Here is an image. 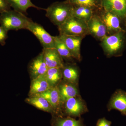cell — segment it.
<instances>
[{
    "instance_id": "obj_23",
    "label": "cell",
    "mask_w": 126,
    "mask_h": 126,
    "mask_svg": "<svg viewBox=\"0 0 126 126\" xmlns=\"http://www.w3.org/2000/svg\"><path fill=\"white\" fill-rule=\"evenodd\" d=\"M63 75L67 81L70 82H75L79 77V71L76 67L73 65L65 66L62 69Z\"/></svg>"
},
{
    "instance_id": "obj_13",
    "label": "cell",
    "mask_w": 126,
    "mask_h": 126,
    "mask_svg": "<svg viewBox=\"0 0 126 126\" xmlns=\"http://www.w3.org/2000/svg\"><path fill=\"white\" fill-rule=\"evenodd\" d=\"M44 75L33 79L29 92L30 97L44 92L51 87Z\"/></svg>"
},
{
    "instance_id": "obj_22",
    "label": "cell",
    "mask_w": 126,
    "mask_h": 126,
    "mask_svg": "<svg viewBox=\"0 0 126 126\" xmlns=\"http://www.w3.org/2000/svg\"><path fill=\"white\" fill-rule=\"evenodd\" d=\"M62 69L49 68L44 75L51 87L55 85L62 78L63 76Z\"/></svg>"
},
{
    "instance_id": "obj_5",
    "label": "cell",
    "mask_w": 126,
    "mask_h": 126,
    "mask_svg": "<svg viewBox=\"0 0 126 126\" xmlns=\"http://www.w3.org/2000/svg\"><path fill=\"white\" fill-rule=\"evenodd\" d=\"M106 26L108 35L121 31H125L121 26V18L116 15L107 11L102 8L95 12Z\"/></svg>"
},
{
    "instance_id": "obj_18",
    "label": "cell",
    "mask_w": 126,
    "mask_h": 126,
    "mask_svg": "<svg viewBox=\"0 0 126 126\" xmlns=\"http://www.w3.org/2000/svg\"><path fill=\"white\" fill-rule=\"evenodd\" d=\"M72 16L87 22L93 15L94 12L92 9L85 6H73Z\"/></svg>"
},
{
    "instance_id": "obj_7",
    "label": "cell",
    "mask_w": 126,
    "mask_h": 126,
    "mask_svg": "<svg viewBox=\"0 0 126 126\" xmlns=\"http://www.w3.org/2000/svg\"><path fill=\"white\" fill-rule=\"evenodd\" d=\"M87 24L89 34L97 40L101 41L108 35L106 26L99 16L95 12Z\"/></svg>"
},
{
    "instance_id": "obj_8",
    "label": "cell",
    "mask_w": 126,
    "mask_h": 126,
    "mask_svg": "<svg viewBox=\"0 0 126 126\" xmlns=\"http://www.w3.org/2000/svg\"><path fill=\"white\" fill-rule=\"evenodd\" d=\"M102 8L116 15L122 19L126 18V0H101Z\"/></svg>"
},
{
    "instance_id": "obj_3",
    "label": "cell",
    "mask_w": 126,
    "mask_h": 126,
    "mask_svg": "<svg viewBox=\"0 0 126 126\" xmlns=\"http://www.w3.org/2000/svg\"><path fill=\"white\" fill-rule=\"evenodd\" d=\"M58 27L60 34L83 38L89 35L87 22L72 16Z\"/></svg>"
},
{
    "instance_id": "obj_6",
    "label": "cell",
    "mask_w": 126,
    "mask_h": 126,
    "mask_svg": "<svg viewBox=\"0 0 126 126\" xmlns=\"http://www.w3.org/2000/svg\"><path fill=\"white\" fill-rule=\"evenodd\" d=\"M27 30L35 35L44 48H54V36L50 35L41 25L31 20Z\"/></svg>"
},
{
    "instance_id": "obj_25",
    "label": "cell",
    "mask_w": 126,
    "mask_h": 126,
    "mask_svg": "<svg viewBox=\"0 0 126 126\" xmlns=\"http://www.w3.org/2000/svg\"><path fill=\"white\" fill-rule=\"evenodd\" d=\"M8 32L4 27L0 26V45L4 46L6 44L5 41L8 38Z\"/></svg>"
},
{
    "instance_id": "obj_26",
    "label": "cell",
    "mask_w": 126,
    "mask_h": 126,
    "mask_svg": "<svg viewBox=\"0 0 126 126\" xmlns=\"http://www.w3.org/2000/svg\"><path fill=\"white\" fill-rule=\"evenodd\" d=\"M11 8L8 0H0V14L11 10Z\"/></svg>"
},
{
    "instance_id": "obj_12",
    "label": "cell",
    "mask_w": 126,
    "mask_h": 126,
    "mask_svg": "<svg viewBox=\"0 0 126 126\" xmlns=\"http://www.w3.org/2000/svg\"><path fill=\"white\" fill-rule=\"evenodd\" d=\"M110 109H116L126 115V92L121 90H117L109 102Z\"/></svg>"
},
{
    "instance_id": "obj_15",
    "label": "cell",
    "mask_w": 126,
    "mask_h": 126,
    "mask_svg": "<svg viewBox=\"0 0 126 126\" xmlns=\"http://www.w3.org/2000/svg\"><path fill=\"white\" fill-rule=\"evenodd\" d=\"M33 96H39L45 98L50 104L53 109L59 107L61 102L58 88L51 87L44 92Z\"/></svg>"
},
{
    "instance_id": "obj_24",
    "label": "cell",
    "mask_w": 126,
    "mask_h": 126,
    "mask_svg": "<svg viewBox=\"0 0 126 126\" xmlns=\"http://www.w3.org/2000/svg\"><path fill=\"white\" fill-rule=\"evenodd\" d=\"M56 126H81L79 121L73 119H66L59 120Z\"/></svg>"
},
{
    "instance_id": "obj_19",
    "label": "cell",
    "mask_w": 126,
    "mask_h": 126,
    "mask_svg": "<svg viewBox=\"0 0 126 126\" xmlns=\"http://www.w3.org/2000/svg\"><path fill=\"white\" fill-rule=\"evenodd\" d=\"M58 88L61 102H65L71 98L77 96L78 94L77 88L72 84H63Z\"/></svg>"
},
{
    "instance_id": "obj_14",
    "label": "cell",
    "mask_w": 126,
    "mask_h": 126,
    "mask_svg": "<svg viewBox=\"0 0 126 126\" xmlns=\"http://www.w3.org/2000/svg\"><path fill=\"white\" fill-rule=\"evenodd\" d=\"M65 102V110L70 115H79L86 107L83 102L77 96L71 98Z\"/></svg>"
},
{
    "instance_id": "obj_10",
    "label": "cell",
    "mask_w": 126,
    "mask_h": 126,
    "mask_svg": "<svg viewBox=\"0 0 126 126\" xmlns=\"http://www.w3.org/2000/svg\"><path fill=\"white\" fill-rule=\"evenodd\" d=\"M45 62L48 68H63L64 66L63 59L55 48H43Z\"/></svg>"
},
{
    "instance_id": "obj_20",
    "label": "cell",
    "mask_w": 126,
    "mask_h": 126,
    "mask_svg": "<svg viewBox=\"0 0 126 126\" xmlns=\"http://www.w3.org/2000/svg\"><path fill=\"white\" fill-rule=\"evenodd\" d=\"M74 6H85L89 7L94 12L102 9L101 0H66Z\"/></svg>"
},
{
    "instance_id": "obj_21",
    "label": "cell",
    "mask_w": 126,
    "mask_h": 126,
    "mask_svg": "<svg viewBox=\"0 0 126 126\" xmlns=\"http://www.w3.org/2000/svg\"><path fill=\"white\" fill-rule=\"evenodd\" d=\"M54 48L62 58L71 60L74 58L65 44L59 36H54Z\"/></svg>"
},
{
    "instance_id": "obj_27",
    "label": "cell",
    "mask_w": 126,
    "mask_h": 126,
    "mask_svg": "<svg viewBox=\"0 0 126 126\" xmlns=\"http://www.w3.org/2000/svg\"><path fill=\"white\" fill-rule=\"evenodd\" d=\"M110 123L104 119H100L98 122L97 126H110Z\"/></svg>"
},
{
    "instance_id": "obj_4",
    "label": "cell",
    "mask_w": 126,
    "mask_h": 126,
    "mask_svg": "<svg viewBox=\"0 0 126 126\" xmlns=\"http://www.w3.org/2000/svg\"><path fill=\"white\" fill-rule=\"evenodd\" d=\"M125 31H121L107 35L101 42V45L107 56H115L122 50L125 45Z\"/></svg>"
},
{
    "instance_id": "obj_9",
    "label": "cell",
    "mask_w": 126,
    "mask_h": 126,
    "mask_svg": "<svg viewBox=\"0 0 126 126\" xmlns=\"http://www.w3.org/2000/svg\"><path fill=\"white\" fill-rule=\"evenodd\" d=\"M59 36L67 46L74 58L80 61L81 46L83 37L61 34Z\"/></svg>"
},
{
    "instance_id": "obj_17",
    "label": "cell",
    "mask_w": 126,
    "mask_h": 126,
    "mask_svg": "<svg viewBox=\"0 0 126 126\" xmlns=\"http://www.w3.org/2000/svg\"><path fill=\"white\" fill-rule=\"evenodd\" d=\"M25 101L36 108L45 111L50 112L53 109L48 102L42 97L32 96L26 99Z\"/></svg>"
},
{
    "instance_id": "obj_16",
    "label": "cell",
    "mask_w": 126,
    "mask_h": 126,
    "mask_svg": "<svg viewBox=\"0 0 126 126\" xmlns=\"http://www.w3.org/2000/svg\"><path fill=\"white\" fill-rule=\"evenodd\" d=\"M11 7L14 10L24 14H27V9L30 7H34L38 10H46L38 7L34 4L31 0H8Z\"/></svg>"
},
{
    "instance_id": "obj_1",
    "label": "cell",
    "mask_w": 126,
    "mask_h": 126,
    "mask_svg": "<svg viewBox=\"0 0 126 126\" xmlns=\"http://www.w3.org/2000/svg\"><path fill=\"white\" fill-rule=\"evenodd\" d=\"M32 20L24 14L15 10H9L0 14V24L7 31L27 29Z\"/></svg>"
},
{
    "instance_id": "obj_11",
    "label": "cell",
    "mask_w": 126,
    "mask_h": 126,
    "mask_svg": "<svg viewBox=\"0 0 126 126\" xmlns=\"http://www.w3.org/2000/svg\"><path fill=\"white\" fill-rule=\"evenodd\" d=\"M48 69L44 60L43 50L32 60L29 67L30 74L33 79L44 75Z\"/></svg>"
},
{
    "instance_id": "obj_2",
    "label": "cell",
    "mask_w": 126,
    "mask_h": 126,
    "mask_svg": "<svg viewBox=\"0 0 126 126\" xmlns=\"http://www.w3.org/2000/svg\"><path fill=\"white\" fill-rule=\"evenodd\" d=\"M73 6L66 0L55 2L46 9V17L58 27L72 16Z\"/></svg>"
}]
</instances>
